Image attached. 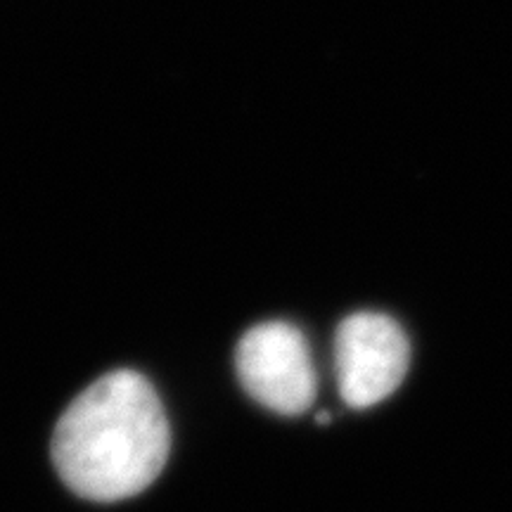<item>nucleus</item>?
I'll return each mask as SVG.
<instances>
[{
    "mask_svg": "<svg viewBox=\"0 0 512 512\" xmlns=\"http://www.w3.org/2000/svg\"><path fill=\"white\" fill-rule=\"evenodd\" d=\"M169 446V420L152 384L117 370L95 380L57 420L53 463L76 496L114 503L155 482Z\"/></svg>",
    "mask_w": 512,
    "mask_h": 512,
    "instance_id": "obj_1",
    "label": "nucleus"
},
{
    "mask_svg": "<svg viewBox=\"0 0 512 512\" xmlns=\"http://www.w3.org/2000/svg\"><path fill=\"white\" fill-rule=\"evenodd\" d=\"M235 368L245 392L280 415H299L318 392L309 344L290 323L256 325L240 339Z\"/></svg>",
    "mask_w": 512,
    "mask_h": 512,
    "instance_id": "obj_2",
    "label": "nucleus"
},
{
    "mask_svg": "<svg viewBox=\"0 0 512 512\" xmlns=\"http://www.w3.org/2000/svg\"><path fill=\"white\" fill-rule=\"evenodd\" d=\"M339 394L351 408H370L394 394L408 373L411 347L401 325L384 313H354L335 339Z\"/></svg>",
    "mask_w": 512,
    "mask_h": 512,
    "instance_id": "obj_3",
    "label": "nucleus"
}]
</instances>
